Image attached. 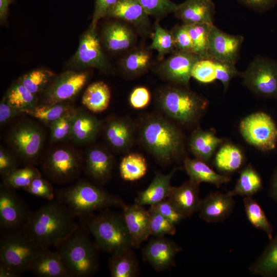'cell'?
<instances>
[{
    "instance_id": "cell-48",
    "label": "cell",
    "mask_w": 277,
    "mask_h": 277,
    "mask_svg": "<svg viewBox=\"0 0 277 277\" xmlns=\"http://www.w3.org/2000/svg\"><path fill=\"white\" fill-rule=\"evenodd\" d=\"M198 82L207 84L216 80L215 64L214 60L210 58H201L194 64L191 73Z\"/></svg>"
},
{
    "instance_id": "cell-1",
    "label": "cell",
    "mask_w": 277,
    "mask_h": 277,
    "mask_svg": "<svg viewBox=\"0 0 277 277\" xmlns=\"http://www.w3.org/2000/svg\"><path fill=\"white\" fill-rule=\"evenodd\" d=\"M137 126L141 144L160 163L167 165L183 155L185 137L182 131L160 112L147 114Z\"/></svg>"
},
{
    "instance_id": "cell-40",
    "label": "cell",
    "mask_w": 277,
    "mask_h": 277,
    "mask_svg": "<svg viewBox=\"0 0 277 277\" xmlns=\"http://www.w3.org/2000/svg\"><path fill=\"white\" fill-rule=\"evenodd\" d=\"M152 42L148 49L155 50L157 52V59L161 61L167 54L176 50L171 31L163 28L156 21L153 27Z\"/></svg>"
},
{
    "instance_id": "cell-26",
    "label": "cell",
    "mask_w": 277,
    "mask_h": 277,
    "mask_svg": "<svg viewBox=\"0 0 277 277\" xmlns=\"http://www.w3.org/2000/svg\"><path fill=\"white\" fill-rule=\"evenodd\" d=\"M200 184L191 180L178 187L172 186L168 199L185 218L199 211L201 200L199 197Z\"/></svg>"
},
{
    "instance_id": "cell-39",
    "label": "cell",
    "mask_w": 277,
    "mask_h": 277,
    "mask_svg": "<svg viewBox=\"0 0 277 277\" xmlns=\"http://www.w3.org/2000/svg\"><path fill=\"white\" fill-rule=\"evenodd\" d=\"M243 203L249 222L256 228L264 231L271 240L273 238V226L260 204L252 196H245Z\"/></svg>"
},
{
    "instance_id": "cell-41",
    "label": "cell",
    "mask_w": 277,
    "mask_h": 277,
    "mask_svg": "<svg viewBox=\"0 0 277 277\" xmlns=\"http://www.w3.org/2000/svg\"><path fill=\"white\" fill-rule=\"evenodd\" d=\"M185 25L192 42L194 53L202 58H209L208 56L209 34L213 24Z\"/></svg>"
},
{
    "instance_id": "cell-31",
    "label": "cell",
    "mask_w": 277,
    "mask_h": 277,
    "mask_svg": "<svg viewBox=\"0 0 277 277\" xmlns=\"http://www.w3.org/2000/svg\"><path fill=\"white\" fill-rule=\"evenodd\" d=\"M151 62V54L148 50L142 47H134L121 59L120 65L125 76L134 77L146 72L150 68Z\"/></svg>"
},
{
    "instance_id": "cell-6",
    "label": "cell",
    "mask_w": 277,
    "mask_h": 277,
    "mask_svg": "<svg viewBox=\"0 0 277 277\" xmlns=\"http://www.w3.org/2000/svg\"><path fill=\"white\" fill-rule=\"evenodd\" d=\"M80 224L94 237L100 250L111 255L132 248L130 237L122 214L103 210L79 219Z\"/></svg>"
},
{
    "instance_id": "cell-20",
    "label": "cell",
    "mask_w": 277,
    "mask_h": 277,
    "mask_svg": "<svg viewBox=\"0 0 277 277\" xmlns=\"http://www.w3.org/2000/svg\"><path fill=\"white\" fill-rule=\"evenodd\" d=\"M124 221L130 237L132 247L138 248L149 237L150 217L148 210L136 204L122 207Z\"/></svg>"
},
{
    "instance_id": "cell-34",
    "label": "cell",
    "mask_w": 277,
    "mask_h": 277,
    "mask_svg": "<svg viewBox=\"0 0 277 277\" xmlns=\"http://www.w3.org/2000/svg\"><path fill=\"white\" fill-rule=\"evenodd\" d=\"M111 99V90L103 82H95L85 90L82 98V103L89 111L98 113L105 110Z\"/></svg>"
},
{
    "instance_id": "cell-33",
    "label": "cell",
    "mask_w": 277,
    "mask_h": 277,
    "mask_svg": "<svg viewBox=\"0 0 277 277\" xmlns=\"http://www.w3.org/2000/svg\"><path fill=\"white\" fill-rule=\"evenodd\" d=\"M249 267L250 272L262 277L277 276V233Z\"/></svg>"
},
{
    "instance_id": "cell-2",
    "label": "cell",
    "mask_w": 277,
    "mask_h": 277,
    "mask_svg": "<svg viewBox=\"0 0 277 277\" xmlns=\"http://www.w3.org/2000/svg\"><path fill=\"white\" fill-rule=\"evenodd\" d=\"M75 217L55 199L32 212L25 233L41 248L55 247L78 227Z\"/></svg>"
},
{
    "instance_id": "cell-13",
    "label": "cell",
    "mask_w": 277,
    "mask_h": 277,
    "mask_svg": "<svg viewBox=\"0 0 277 277\" xmlns=\"http://www.w3.org/2000/svg\"><path fill=\"white\" fill-rule=\"evenodd\" d=\"M201 58L193 53L175 50L166 59L161 61L156 72L170 84L189 87L193 67Z\"/></svg>"
},
{
    "instance_id": "cell-8",
    "label": "cell",
    "mask_w": 277,
    "mask_h": 277,
    "mask_svg": "<svg viewBox=\"0 0 277 277\" xmlns=\"http://www.w3.org/2000/svg\"><path fill=\"white\" fill-rule=\"evenodd\" d=\"M84 156L68 146L56 147L48 152L41 162L45 177L57 185H67L78 179L83 170Z\"/></svg>"
},
{
    "instance_id": "cell-32",
    "label": "cell",
    "mask_w": 277,
    "mask_h": 277,
    "mask_svg": "<svg viewBox=\"0 0 277 277\" xmlns=\"http://www.w3.org/2000/svg\"><path fill=\"white\" fill-rule=\"evenodd\" d=\"M108 264L112 277H135L139 273L138 263L132 248L111 255Z\"/></svg>"
},
{
    "instance_id": "cell-47",
    "label": "cell",
    "mask_w": 277,
    "mask_h": 277,
    "mask_svg": "<svg viewBox=\"0 0 277 277\" xmlns=\"http://www.w3.org/2000/svg\"><path fill=\"white\" fill-rule=\"evenodd\" d=\"M140 3L149 16L159 21L174 13L177 5L171 0H139Z\"/></svg>"
},
{
    "instance_id": "cell-49",
    "label": "cell",
    "mask_w": 277,
    "mask_h": 277,
    "mask_svg": "<svg viewBox=\"0 0 277 277\" xmlns=\"http://www.w3.org/2000/svg\"><path fill=\"white\" fill-rule=\"evenodd\" d=\"M28 193L51 201L55 198L51 182L42 176L34 179L25 189Z\"/></svg>"
},
{
    "instance_id": "cell-38",
    "label": "cell",
    "mask_w": 277,
    "mask_h": 277,
    "mask_svg": "<svg viewBox=\"0 0 277 277\" xmlns=\"http://www.w3.org/2000/svg\"><path fill=\"white\" fill-rule=\"evenodd\" d=\"M146 159L141 154L129 153L122 159L119 171L121 177L126 181H135L143 177L147 172Z\"/></svg>"
},
{
    "instance_id": "cell-22",
    "label": "cell",
    "mask_w": 277,
    "mask_h": 277,
    "mask_svg": "<svg viewBox=\"0 0 277 277\" xmlns=\"http://www.w3.org/2000/svg\"><path fill=\"white\" fill-rule=\"evenodd\" d=\"M137 34L130 25L118 19L104 28L102 39L106 48L112 52L128 51L134 47Z\"/></svg>"
},
{
    "instance_id": "cell-43",
    "label": "cell",
    "mask_w": 277,
    "mask_h": 277,
    "mask_svg": "<svg viewBox=\"0 0 277 277\" xmlns=\"http://www.w3.org/2000/svg\"><path fill=\"white\" fill-rule=\"evenodd\" d=\"M54 78V74L46 69H36L27 73L18 81L31 93L44 92Z\"/></svg>"
},
{
    "instance_id": "cell-23",
    "label": "cell",
    "mask_w": 277,
    "mask_h": 277,
    "mask_svg": "<svg viewBox=\"0 0 277 277\" xmlns=\"http://www.w3.org/2000/svg\"><path fill=\"white\" fill-rule=\"evenodd\" d=\"M234 206L232 196L227 193L212 192L201 200L199 216L209 223L222 222L232 213Z\"/></svg>"
},
{
    "instance_id": "cell-15",
    "label": "cell",
    "mask_w": 277,
    "mask_h": 277,
    "mask_svg": "<svg viewBox=\"0 0 277 277\" xmlns=\"http://www.w3.org/2000/svg\"><path fill=\"white\" fill-rule=\"evenodd\" d=\"M73 60L75 65L78 67H92L102 71L110 69L100 44L96 27L90 25L81 38Z\"/></svg>"
},
{
    "instance_id": "cell-24",
    "label": "cell",
    "mask_w": 277,
    "mask_h": 277,
    "mask_svg": "<svg viewBox=\"0 0 277 277\" xmlns=\"http://www.w3.org/2000/svg\"><path fill=\"white\" fill-rule=\"evenodd\" d=\"M103 128V123L94 115L81 109H75L70 140L84 145L94 141Z\"/></svg>"
},
{
    "instance_id": "cell-52",
    "label": "cell",
    "mask_w": 277,
    "mask_h": 277,
    "mask_svg": "<svg viewBox=\"0 0 277 277\" xmlns=\"http://www.w3.org/2000/svg\"><path fill=\"white\" fill-rule=\"evenodd\" d=\"M21 161L12 152L2 146L0 147V174L4 177L18 168Z\"/></svg>"
},
{
    "instance_id": "cell-44",
    "label": "cell",
    "mask_w": 277,
    "mask_h": 277,
    "mask_svg": "<svg viewBox=\"0 0 277 277\" xmlns=\"http://www.w3.org/2000/svg\"><path fill=\"white\" fill-rule=\"evenodd\" d=\"M41 176V172L35 166L28 165L18 168L3 177L2 183L14 190H25L34 179Z\"/></svg>"
},
{
    "instance_id": "cell-60",
    "label": "cell",
    "mask_w": 277,
    "mask_h": 277,
    "mask_svg": "<svg viewBox=\"0 0 277 277\" xmlns=\"http://www.w3.org/2000/svg\"><path fill=\"white\" fill-rule=\"evenodd\" d=\"M13 0H0V19L1 22H4L8 15L9 5Z\"/></svg>"
},
{
    "instance_id": "cell-58",
    "label": "cell",
    "mask_w": 277,
    "mask_h": 277,
    "mask_svg": "<svg viewBox=\"0 0 277 277\" xmlns=\"http://www.w3.org/2000/svg\"><path fill=\"white\" fill-rule=\"evenodd\" d=\"M268 193L269 197L277 203V167L270 179Z\"/></svg>"
},
{
    "instance_id": "cell-54",
    "label": "cell",
    "mask_w": 277,
    "mask_h": 277,
    "mask_svg": "<svg viewBox=\"0 0 277 277\" xmlns=\"http://www.w3.org/2000/svg\"><path fill=\"white\" fill-rule=\"evenodd\" d=\"M150 100V92L148 88L144 86H138L133 89L129 98L130 105L135 109L146 107Z\"/></svg>"
},
{
    "instance_id": "cell-53",
    "label": "cell",
    "mask_w": 277,
    "mask_h": 277,
    "mask_svg": "<svg viewBox=\"0 0 277 277\" xmlns=\"http://www.w3.org/2000/svg\"><path fill=\"white\" fill-rule=\"evenodd\" d=\"M150 206L153 208L175 225L179 224L183 219H185L168 199Z\"/></svg>"
},
{
    "instance_id": "cell-51",
    "label": "cell",
    "mask_w": 277,
    "mask_h": 277,
    "mask_svg": "<svg viewBox=\"0 0 277 277\" xmlns=\"http://www.w3.org/2000/svg\"><path fill=\"white\" fill-rule=\"evenodd\" d=\"M171 32L176 50L194 53L192 42L185 24L175 26Z\"/></svg>"
},
{
    "instance_id": "cell-16",
    "label": "cell",
    "mask_w": 277,
    "mask_h": 277,
    "mask_svg": "<svg viewBox=\"0 0 277 277\" xmlns=\"http://www.w3.org/2000/svg\"><path fill=\"white\" fill-rule=\"evenodd\" d=\"M106 17L128 24L142 37H147L152 34L149 15L139 0H118Z\"/></svg>"
},
{
    "instance_id": "cell-5",
    "label": "cell",
    "mask_w": 277,
    "mask_h": 277,
    "mask_svg": "<svg viewBox=\"0 0 277 277\" xmlns=\"http://www.w3.org/2000/svg\"><path fill=\"white\" fill-rule=\"evenodd\" d=\"M83 225L78 227L55 247L71 277L93 275L100 265V248Z\"/></svg>"
},
{
    "instance_id": "cell-56",
    "label": "cell",
    "mask_w": 277,
    "mask_h": 277,
    "mask_svg": "<svg viewBox=\"0 0 277 277\" xmlns=\"http://www.w3.org/2000/svg\"><path fill=\"white\" fill-rule=\"evenodd\" d=\"M25 114L11 106L4 97L0 103V124L1 126L7 123L12 118Z\"/></svg>"
},
{
    "instance_id": "cell-57",
    "label": "cell",
    "mask_w": 277,
    "mask_h": 277,
    "mask_svg": "<svg viewBox=\"0 0 277 277\" xmlns=\"http://www.w3.org/2000/svg\"><path fill=\"white\" fill-rule=\"evenodd\" d=\"M245 6L254 11L263 12L270 10L277 4V0H238Z\"/></svg>"
},
{
    "instance_id": "cell-10",
    "label": "cell",
    "mask_w": 277,
    "mask_h": 277,
    "mask_svg": "<svg viewBox=\"0 0 277 277\" xmlns=\"http://www.w3.org/2000/svg\"><path fill=\"white\" fill-rule=\"evenodd\" d=\"M243 84L258 96L277 99V61L258 56L240 72Z\"/></svg>"
},
{
    "instance_id": "cell-29",
    "label": "cell",
    "mask_w": 277,
    "mask_h": 277,
    "mask_svg": "<svg viewBox=\"0 0 277 277\" xmlns=\"http://www.w3.org/2000/svg\"><path fill=\"white\" fill-rule=\"evenodd\" d=\"M222 142L223 140L217 137L212 130L198 128L191 133L188 145L195 158L207 163Z\"/></svg>"
},
{
    "instance_id": "cell-37",
    "label": "cell",
    "mask_w": 277,
    "mask_h": 277,
    "mask_svg": "<svg viewBox=\"0 0 277 277\" xmlns=\"http://www.w3.org/2000/svg\"><path fill=\"white\" fill-rule=\"evenodd\" d=\"M4 97L11 106L25 114L38 105L37 95L30 92L19 81L10 87Z\"/></svg>"
},
{
    "instance_id": "cell-9",
    "label": "cell",
    "mask_w": 277,
    "mask_h": 277,
    "mask_svg": "<svg viewBox=\"0 0 277 277\" xmlns=\"http://www.w3.org/2000/svg\"><path fill=\"white\" fill-rule=\"evenodd\" d=\"M1 235L0 263L21 274L30 271L42 248L24 231Z\"/></svg>"
},
{
    "instance_id": "cell-3",
    "label": "cell",
    "mask_w": 277,
    "mask_h": 277,
    "mask_svg": "<svg viewBox=\"0 0 277 277\" xmlns=\"http://www.w3.org/2000/svg\"><path fill=\"white\" fill-rule=\"evenodd\" d=\"M155 102L159 112L186 127L196 125L208 106L205 98L189 87L171 84L156 90Z\"/></svg>"
},
{
    "instance_id": "cell-4",
    "label": "cell",
    "mask_w": 277,
    "mask_h": 277,
    "mask_svg": "<svg viewBox=\"0 0 277 277\" xmlns=\"http://www.w3.org/2000/svg\"><path fill=\"white\" fill-rule=\"evenodd\" d=\"M54 192L55 198L64 204L78 219L98 210L110 207H122L125 204L118 196L84 179H78L73 184L58 188Z\"/></svg>"
},
{
    "instance_id": "cell-55",
    "label": "cell",
    "mask_w": 277,
    "mask_h": 277,
    "mask_svg": "<svg viewBox=\"0 0 277 277\" xmlns=\"http://www.w3.org/2000/svg\"><path fill=\"white\" fill-rule=\"evenodd\" d=\"M118 0H95L94 9L90 25L97 27L98 21L106 17Z\"/></svg>"
},
{
    "instance_id": "cell-36",
    "label": "cell",
    "mask_w": 277,
    "mask_h": 277,
    "mask_svg": "<svg viewBox=\"0 0 277 277\" xmlns=\"http://www.w3.org/2000/svg\"><path fill=\"white\" fill-rule=\"evenodd\" d=\"M244 160L243 152L238 146L230 143L223 145L216 152L214 164L224 172H232L239 169Z\"/></svg>"
},
{
    "instance_id": "cell-59",
    "label": "cell",
    "mask_w": 277,
    "mask_h": 277,
    "mask_svg": "<svg viewBox=\"0 0 277 277\" xmlns=\"http://www.w3.org/2000/svg\"><path fill=\"white\" fill-rule=\"evenodd\" d=\"M21 275L11 268L0 263V277H18Z\"/></svg>"
},
{
    "instance_id": "cell-17",
    "label": "cell",
    "mask_w": 277,
    "mask_h": 277,
    "mask_svg": "<svg viewBox=\"0 0 277 277\" xmlns=\"http://www.w3.org/2000/svg\"><path fill=\"white\" fill-rule=\"evenodd\" d=\"M114 167L112 154L105 148L90 147L84 156L83 171L90 181L102 186L111 177Z\"/></svg>"
},
{
    "instance_id": "cell-14",
    "label": "cell",
    "mask_w": 277,
    "mask_h": 277,
    "mask_svg": "<svg viewBox=\"0 0 277 277\" xmlns=\"http://www.w3.org/2000/svg\"><path fill=\"white\" fill-rule=\"evenodd\" d=\"M86 72L68 71L54 78L44 91L42 104L66 102L74 97L86 84Z\"/></svg>"
},
{
    "instance_id": "cell-28",
    "label": "cell",
    "mask_w": 277,
    "mask_h": 277,
    "mask_svg": "<svg viewBox=\"0 0 277 277\" xmlns=\"http://www.w3.org/2000/svg\"><path fill=\"white\" fill-rule=\"evenodd\" d=\"M176 170L174 168L166 174L157 172L148 187L138 193L135 203L151 206L167 199L172 187L171 179Z\"/></svg>"
},
{
    "instance_id": "cell-46",
    "label": "cell",
    "mask_w": 277,
    "mask_h": 277,
    "mask_svg": "<svg viewBox=\"0 0 277 277\" xmlns=\"http://www.w3.org/2000/svg\"><path fill=\"white\" fill-rule=\"evenodd\" d=\"M150 217V234L155 236L174 235L176 225L164 216L155 209L150 206L148 210Z\"/></svg>"
},
{
    "instance_id": "cell-19",
    "label": "cell",
    "mask_w": 277,
    "mask_h": 277,
    "mask_svg": "<svg viewBox=\"0 0 277 277\" xmlns=\"http://www.w3.org/2000/svg\"><path fill=\"white\" fill-rule=\"evenodd\" d=\"M105 139L109 146L117 152H125L132 146L137 126L130 118L113 117L103 125Z\"/></svg>"
},
{
    "instance_id": "cell-18",
    "label": "cell",
    "mask_w": 277,
    "mask_h": 277,
    "mask_svg": "<svg viewBox=\"0 0 277 277\" xmlns=\"http://www.w3.org/2000/svg\"><path fill=\"white\" fill-rule=\"evenodd\" d=\"M243 41L242 35L225 33L213 25L209 34V57L235 64Z\"/></svg>"
},
{
    "instance_id": "cell-21",
    "label": "cell",
    "mask_w": 277,
    "mask_h": 277,
    "mask_svg": "<svg viewBox=\"0 0 277 277\" xmlns=\"http://www.w3.org/2000/svg\"><path fill=\"white\" fill-rule=\"evenodd\" d=\"M180 247L164 236L155 237L149 241L143 250L146 261L158 271L170 268L174 263Z\"/></svg>"
},
{
    "instance_id": "cell-7",
    "label": "cell",
    "mask_w": 277,
    "mask_h": 277,
    "mask_svg": "<svg viewBox=\"0 0 277 277\" xmlns=\"http://www.w3.org/2000/svg\"><path fill=\"white\" fill-rule=\"evenodd\" d=\"M7 143L25 166L41 164L45 133L38 124L29 120L17 123L8 131Z\"/></svg>"
},
{
    "instance_id": "cell-45",
    "label": "cell",
    "mask_w": 277,
    "mask_h": 277,
    "mask_svg": "<svg viewBox=\"0 0 277 277\" xmlns=\"http://www.w3.org/2000/svg\"><path fill=\"white\" fill-rule=\"evenodd\" d=\"M75 110L73 108L50 125V141L52 143L70 140Z\"/></svg>"
},
{
    "instance_id": "cell-50",
    "label": "cell",
    "mask_w": 277,
    "mask_h": 277,
    "mask_svg": "<svg viewBox=\"0 0 277 277\" xmlns=\"http://www.w3.org/2000/svg\"><path fill=\"white\" fill-rule=\"evenodd\" d=\"M214 61L215 64L216 80H219L222 83L224 91H226L231 80L240 75V72L236 68L234 63L216 60Z\"/></svg>"
},
{
    "instance_id": "cell-35",
    "label": "cell",
    "mask_w": 277,
    "mask_h": 277,
    "mask_svg": "<svg viewBox=\"0 0 277 277\" xmlns=\"http://www.w3.org/2000/svg\"><path fill=\"white\" fill-rule=\"evenodd\" d=\"M262 186L260 175L249 164L241 171L234 187L227 194L232 197L236 195L252 196L262 189Z\"/></svg>"
},
{
    "instance_id": "cell-42",
    "label": "cell",
    "mask_w": 277,
    "mask_h": 277,
    "mask_svg": "<svg viewBox=\"0 0 277 277\" xmlns=\"http://www.w3.org/2000/svg\"><path fill=\"white\" fill-rule=\"evenodd\" d=\"M73 108H74L66 102L53 104H41L26 114L39 120L49 126L51 124Z\"/></svg>"
},
{
    "instance_id": "cell-12",
    "label": "cell",
    "mask_w": 277,
    "mask_h": 277,
    "mask_svg": "<svg viewBox=\"0 0 277 277\" xmlns=\"http://www.w3.org/2000/svg\"><path fill=\"white\" fill-rule=\"evenodd\" d=\"M240 131L249 144L262 151L275 149L277 144V126L267 113L257 112L245 117L240 124Z\"/></svg>"
},
{
    "instance_id": "cell-11",
    "label": "cell",
    "mask_w": 277,
    "mask_h": 277,
    "mask_svg": "<svg viewBox=\"0 0 277 277\" xmlns=\"http://www.w3.org/2000/svg\"><path fill=\"white\" fill-rule=\"evenodd\" d=\"M15 190L3 183L0 185L1 234L24 231L32 213Z\"/></svg>"
},
{
    "instance_id": "cell-27",
    "label": "cell",
    "mask_w": 277,
    "mask_h": 277,
    "mask_svg": "<svg viewBox=\"0 0 277 277\" xmlns=\"http://www.w3.org/2000/svg\"><path fill=\"white\" fill-rule=\"evenodd\" d=\"M30 271L40 277H71L61 256L49 248H42Z\"/></svg>"
},
{
    "instance_id": "cell-25",
    "label": "cell",
    "mask_w": 277,
    "mask_h": 277,
    "mask_svg": "<svg viewBox=\"0 0 277 277\" xmlns=\"http://www.w3.org/2000/svg\"><path fill=\"white\" fill-rule=\"evenodd\" d=\"M215 6L212 0H185L177 5L175 16L183 24H213Z\"/></svg>"
},
{
    "instance_id": "cell-30",
    "label": "cell",
    "mask_w": 277,
    "mask_h": 277,
    "mask_svg": "<svg viewBox=\"0 0 277 277\" xmlns=\"http://www.w3.org/2000/svg\"><path fill=\"white\" fill-rule=\"evenodd\" d=\"M184 167L189 180L199 184L205 182L219 187L231 181L228 176L216 173L206 162L196 158L186 157L184 160Z\"/></svg>"
}]
</instances>
